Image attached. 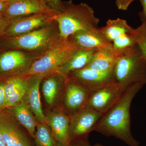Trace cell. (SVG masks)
I'll use <instances>...</instances> for the list:
<instances>
[{
	"label": "cell",
	"mask_w": 146,
	"mask_h": 146,
	"mask_svg": "<svg viewBox=\"0 0 146 146\" xmlns=\"http://www.w3.org/2000/svg\"><path fill=\"white\" fill-rule=\"evenodd\" d=\"M143 86L135 84L124 91L118 101L104 114L94 131L106 136H113L128 146H139L140 143L131 133L130 109L133 99Z\"/></svg>",
	"instance_id": "6da1fadb"
},
{
	"label": "cell",
	"mask_w": 146,
	"mask_h": 146,
	"mask_svg": "<svg viewBox=\"0 0 146 146\" xmlns=\"http://www.w3.org/2000/svg\"><path fill=\"white\" fill-rule=\"evenodd\" d=\"M115 82L124 91L137 84H146V58L137 44L122 51L114 68Z\"/></svg>",
	"instance_id": "7a4b0ae2"
},
{
	"label": "cell",
	"mask_w": 146,
	"mask_h": 146,
	"mask_svg": "<svg viewBox=\"0 0 146 146\" xmlns=\"http://www.w3.org/2000/svg\"><path fill=\"white\" fill-rule=\"evenodd\" d=\"M54 20L57 22L60 36L65 39L80 31L98 28L100 22L89 5L82 2L76 4L72 0L64 2L63 11L55 14Z\"/></svg>",
	"instance_id": "3957f363"
},
{
	"label": "cell",
	"mask_w": 146,
	"mask_h": 146,
	"mask_svg": "<svg viewBox=\"0 0 146 146\" xmlns=\"http://www.w3.org/2000/svg\"><path fill=\"white\" fill-rule=\"evenodd\" d=\"M78 48L69 38L60 36L32 63L26 76H46L56 72Z\"/></svg>",
	"instance_id": "277c9868"
},
{
	"label": "cell",
	"mask_w": 146,
	"mask_h": 146,
	"mask_svg": "<svg viewBox=\"0 0 146 146\" xmlns=\"http://www.w3.org/2000/svg\"><path fill=\"white\" fill-rule=\"evenodd\" d=\"M60 36L58 25L54 20L34 31L7 38L9 46L13 50L42 53Z\"/></svg>",
	"instance_id": "5b68a950"
},
{
	"label": "cell",
	"mask_w": 146,
	"mask_h": 146,
	"mask_svg": "<svg viewBox=\"0 0 146 146\" xmlns=\"http://www.w3.org/2000/svg\"><path fill=\"white\" fill-rule=\"evenodd\" d=\"M42 53L17 50L2 53L0 54V80L26 76L31 64Z\"/></svg>",
	"instance_id": "8992f818"
},
{
	"label": "cell",
	"mask_w": 146,
	"mask_h": 146,
	"mask_svg": "<svg viewBox=\"0 0 146 146\" xmlns=\"http://www.w3.org/2000/svg\"><path fill=\"white\" fill-rule=\"evenodd\" d=\"M103 115L101 112L85 106L78 112L70 116L71 143L88 140L89 133L94 130Z\"/></svg>",
	"instance_id": "52a82bcc"
},
{
	"label": "cell",
	"mask_w": 146,
	"mask_h": 146,
	"mask_svg": "<svg viewBox=\"0 0 146 146\" xmlns=\"http://www.w3.org/2000/svg\"><path fill=\"white\" fill-rule=\"evenodd\" d=\"M123 90L115 82L90 91L85 106L104 114L118 101Z\"/></svg>",
	"instance_id": "ba28073f"
},
{
	"label": "cell",
	"mask_w": 146,
	"mask_h": 146,
	"mask_svg": "<svg viewBox=\"0 0 146 146\" xmlns=\"http://www.w3.org/2000/svg\"><path fill=\"white\" fill-rule=\"evenodd\" d=\"M56 14L39 13L12 19L2 35L13 37L34 31L54 21Z\"/></svg>",
	"instance_id": "9c48e42d"
},
{
	"label": "cell",
	"mask_w": 146,
	"mask_h": 146,
	"mask_svg": "<svg viewBox=\"0 0 146 146\" xmlns=\"http://www.w3.org/2000/svg\"><path fill=\"white\" fill-rule=\"evenodd\" d=\"M90 92L78 82L69 77L60 106L68 115H74L85 106Z\"/></svg>",
	"instance_id": "30bf717a"
},
{
	"label": "cell",
	"mask_w": 146,
	"mask_h": 146,
	"mask_svg": "<svg viewBox=\"0 0 146 146\" xmlns=\"http://www.w3.org/2000/svg\"><path fill=\"white\" fill-rule=\"evenodd\" d=\"M22 127L7 110H0V133L6 146H32Z\"/></svg>",
	"instance_id": "8fae6325"
},
{
	"label": "cell",
	"mask_w": 146,
	"mask_h": 146,
	"mask_svg": "<svg viewBox=\"0 0 146 146\" xmlns=\"http://www.w3.org/2000/svg\"><path fill=\"white\" fill-rule=\"evenodd\" d=\"M47 124L50 127L56 143L59 146H70V116L60 106H56L45 115Z\"/></svg>",
	"instance_id": "7c38bea8"
},
{
	"label": "cell",
	"mask_w": 146,
	"mask_h": 146,
	"mask_svg": "<svg viewBox=\"0 0 146 146\" xmlns=\"http://www.w3.org/2000/svg\"><path fill=\"white\" fill-rule=\"evenodd\" d=\"M69 77L58 72L50 73L44 77L42 91L46 104L49 107L60 106L61 100Z\"/></svg>",
	"instance_id": "4fadbf2b"
},
{
	"label": "cell",
	"mask_w": 146,
	"mask_h": 146,
	"mask_svg": "<svg viewBox=\"0 0 146 146\" xmlns=\"http://www.w3.org/2000/svg\"><path fill=\"white\" fill-rule=\"evenodd\" d=\"M68 76L78 82L90 91L115 82L114 69L100 72L85 67L70 73Z\"/></svg>",
	"instance_id": "5bb4252c"
},
{
	"label": "cell",
	"mask_w": 146,
	"mask_h": 146,
	"mask_svg": "<svg viewBox=\"0 0 146 146\" xmlns=\"http://www.w3.org/2000/svg\"><path fill=\"white\" fill-rule=\"evenodd\" d=\"M42 13H56L48 8L42 0H11L3 14L12 20Z\"/></svg>",
	"instance_id": "9a60e30c"
},
{
	"label": "cell",
	"mask_w": 146,
	"mask_h": 146,
	"mask_svg": "<svg viewBox=\"0 0 146 146\" xmlns=\"http://www.w3.org/2000/svg\"><path fill=\"white\" fill-rule=\"evenodd\" d=\"M69 38L78 48L98 50L112 46V43L105 37L99 28L80 31Z\"/></svg>",
	"instance_id": "2e32d148"
},
{
	"label": "cell",
	"mask_w": 146,
	"mask_h": 146,
	"mask_svg": "<svg viewBox=\"0 0 146 146\" xmlns=\"http://www.w3.org/2000/svg\"><path fill=\"white\" fill-rule=\"evenodd\" d=\"M45 76H28L27 90L24 98L38 123H46V116L42 109L39 91L41 82Z\"/></svg>",
	"instance_id": "e0dca14e"
},
{
	"label": "cell",
	"mask_w": 146,
	"mask_h": 146,
	"mask_svg": "<svg viewBox=\"0 0 146 146\" xmlns=\"http://www.w3.org/2000/svg\"><path fill=\"white\" fill-rule=\"evenodd\" d=\"M121 52L113 46L97 50L91 62L86 67L100 72L113 70Z\"/></svg>",
	"instance_id": "ac0fdd59"
},
{
	"label": "cell",
	"mask_w": 146,
	"mask_h": 146,
	"mask_svg": "<svg viewBox=\"0 0 146 146\" xmlns=\"http://www.w3.org/2000/svg\"><path fill=\"white\" fill-rule=\"evenodd\" d=\"M5 109L10 112L18 123L27 131L30 135L34 138L38 123L24 98L16 105Z\"/></svg>",
	"instance_id": "d6986e66"
},
{
	"label": "cell",
	"mask_w": 146,
	"mask_h": 146,
	"mask_svg": "<svg viewBox=\"0 0 146 146\" xmlns=\"http://www.w3.org/2000/svg\"><path fill=\"white\" fill-rule=\"evenodd\" d=\"M97 50L78 48L72 56L57 72L68 76L69 74L87 67L92 60Z\"/></svg>",
	"instance_id": "ffe728a7"
},
{
	"label": "cell",
	"mask_w": 146,
	"mask_h": 146,
	"mask_svg": "<svg viewBox=\"0 0 146 146\" xmlns=\"http://www.w3.org/2000/svg\"><path fill=\"white\" fill-rule=\"evenodd\" d=\"M100 29L105 37L111 43L119 36L130 33L133 29L125 20L120 18L109 19L106 22V25Z\"/></svg>",
	"instance_id": "44dd1931"
},
{
	"label": "cell",
	"mask_w": 146,
	"mask_h": 146,
	"mask_svg": "<svg viewBox=\"0 0 146 146\" xmlns=\"http://www.w3.org/2000/svg\"><path fill=\"white\" fill-rule=\"evenodd\" d=\"M34 139L36 146H57L52 131L46 123H37Z\"/></svg>",
	"instance_id": "7402d4cb"
},
{
	"label": "cell",
	"mask_w": 146,
	"mask_h": 146,
	"mask_svg": "<svg viewBox=\"0 0 146 146\" xmlns=\"http://www.w3.org/2000/svg\"><path fill=\"white\" fill-rule=\"evenodd\" d=\"M112 44L114 49L120 51L133 47L136 44L134 29L130 33H125L119 36L112 42Z\"/></svg>",
	"instance_id": "603a6c76"
},
{
	"label": "cell",
	"mask_w": 146,
	"mask_h": 146,
	"mask_svg": "<svg viewBox=\"0 0 146 146\" xmlns=\"http://www.w3.org/2000/svg\"><path fill=\"white\" fill-rule=\"evenodd\" d=\"M28 84V76L25 81L14 90L6 100L5 109L9 108L16 105L23 100L26 94Z\"/></svg>",
	"instance_id": "cb8c5ba5"
},
{
	"label": "cell",
	"mask_w": 146,
	"mask_h": 146,
	"mask_svg": "<svg viewBox=\"0 0 146 146\" xmlns=\"http://www.w3.org/2000/svg\"><path fill=\"white\" fill-rule=\"evenodd\" d=\"M46 6L56 13L63 11L64 1L61 0H42Z\"/></svg>",
	"instance_id": "d4e9b609"
},
{
	"label": "cell",
	"mask_w": 146,
	"mask_h": 146,
	"mask_svg": "<svg viewBox=\"0 0 146 146\" xmlns=\"http://www.w3.org/2000/svg\"><path fill=\"white\" fill-rule=\"evenodd\" d=\"M10 19L3 13H0V35H2L11 22Z\"/></svg>",
	"instance_id": "484cf974"
},
{
	"label": "cell",
	"mask_w": 146,
	"mask_h": 146,
	"mask_svg": "<svg viewBox=\"0 0 146 146\" xmlns=\"http://www.w3.org/2000/svg\"><path fill=\"white\" fill-rule=\"evenodd\" d=\"M5 80H0V110L5 108L6 98Z\"/></svg>",
	"instance_id": "4316f807"
},
{
	"label": "cell",
	"mask_w": 146,
	"mask_h": 146,
	"mask_svg": "<svg viewBox=\"0 0 146 146\" xmlns=\"http://www.w3.org/2000/svg\"><path fill=\"white\" fill-rule=\"evenodd\" d=\"M135 0H116V6L119 10L125 11Z\"/></svg>",
	"instance_id": "83f0119b"
},
{
	"label": "cell",
	"mask_w": 146,
	"mask_h": 146,
	"mask_svg": "<svg viewBox=\"0 0 146 146\" xmlns=\"http://www.w3.org/2000/svg\"><path fill=\"white\" fill-rule=\"evenodd\" d=\"M141 3L142 10L139 13V16L141 21L146 22V0H138Z\"/></svg>",
	"instance_id": "f1b7e54d"
},
{
	"label": "cell",
	"mask_w": 146,
	"mask_h": 146,
	"mask_svg": "<svg viewBox=\"0 0 146 146\" xmlns=\"http://www.w3.org/2000/svg\"><path fill=\"white\" fill-rule=\"evenodd\" d=\"M70 146H103L102 144L97 143L95 145H91L88 140H81L72 142Z\"/></svg>",
	"instance_id": "f546056e"
},
{
	"label": "cell",
	"mask_w": 146,
	"mask_h": 146,
	"mask_svg": "<svg viewBox=\"0 0 146 146\" xmlns=\"http://www.w3.org/2000/svg\"><path fill=\"white\" fill-rule=\"evenodd\" d=\"M9 1L0 0V13H3L8 5Z\"/></svg>",
	"instance_id": "4dcf8cb0"
},
{
	"label": "cell",
	"mask_w": 146,
	"mask_h": 146,
	"mask_svg": "<svg viewBox=\"0 0 146 146\" xmlns=\"http://www.w3.org/2000/svg\"><path fill=\"white\" fill-rule=\"evenodd\" d=\"M0 146H6L5 142L1 133H0Z\"/></svg>",
	"instance_id": "1f68e13d"
},
{
	"label": "cell",
	"mask_w": 146,
	"mask_h": 146,
	"mask_svg": "<svg viewBox=\"0 0 146 146\" xmlns=\"http://www.w3.org/2000/svg\"><path fill=\"white\" fill-rule=\"evenodd\" d=\"M7 1H11V0H7Z\"/></svg>",
	"instance_id": "d6a6232c"
},
{
	"label": "cell",
	"mask_w": 146,
	"mask_h": 146,
	"mask_svg": "<svg viewBox=\"0 0 146 146\" xmlns=\"http://www.w3.org/2000/svg\"><path fill=\"white\" fill-rule=\"evenodd\" d=\"M57 146H59V145H57Z\"/></svg>",
	"instance_id": "836d02e7"
}]
</instances>
